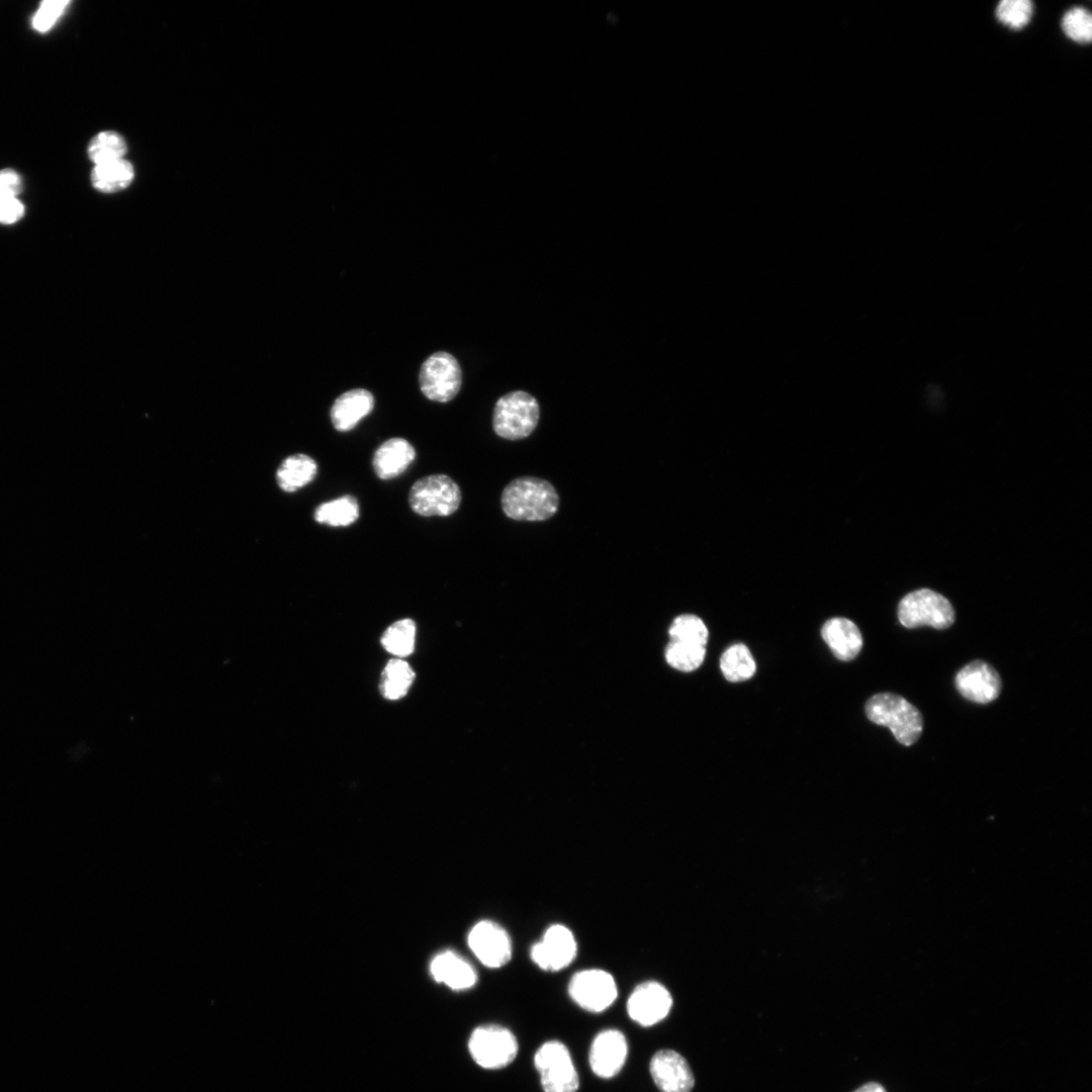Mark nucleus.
I'll use <instances>...</instances> for the list:
<instances>
[{
	"instance_id": "obj_1",
	"label": "nucleus",
	"mask_w": 1092,
	"mask_h": 1092,
	"mask_svg": "<svg viewBox=\"0 0 1092 1092\" xmlns=\"http://www.w3.org/2000/svg\"><path fill=\"white\" fill-rule=\"evenodd\" d=\"M504 513L516 521L539 522L553 517L559 507V496L547 480L522 476L512 480L500 497Z\"/></svg>"
},
{
	"instance_id": "obj_2",
	"label": "nucleus",
	"mask_w": 1092,
	"mask_h": 1092,
	"mask_svg": "<svg viewBox=\"0 0 1092 1092\" xmlns=\"http://www.w3.org/2000/svg\"><path fill=\"white\" fill-rule=\"evenodd\" d=\"M866 714L873 723L888 727L903 745L914 744L922 733L921 713L900 695L881 693L873 696L866 704Z\"/></svg>"
},
{
	"instance_id": "obj_3",
	"label": "nucleus",
	"mask_w": 1092,
	"mask_h": 1092,
	"mask_svg": "<svg viewBox=\"0 0 1092 1092\" xmlns=\"http://www.w3.org/2000/svg\"><path fill=\"white\" fill-rule=\"evenodd\" d=\"M539 415V404L534 396L522 390L512 391L496 401L492 427L495 434L504 439H524L537 427Z\"/></svg>"
},
{
	"instance_id": "obj_4",
	"label": "nucleus",
	"mask_w": 1092,
	"mask_h": 1092,
	"mask_svg": "<svg viewBox=\"0 0 1092 1092\" xmlns=\"http://www.w3.org/2000/svg\"><path fill=\"white\" fill-rule=\"evenodd\" d=\"M898 619L909 629L920 626L945 629L952 625L956 616L946 598L929 588H921L907 594L900 601Z\"/></svg>"
},
{
	"instance_id": "obj_5",
	"label": "nucleus",
	"mask_w": 1092,
	"mask_h": 1092,
	"mask_svg": "<svg viewBox=\"0 0 1092 1092\" xmlns=\"http://www.w3.org/2000/svg\"><path fill=\"white\" fill-rule=\"evenodd\" d=\"M412 510L420 516H449L461 503L457 483L447 475L433 474L417 480L408 494Z\"/></svg>"
},
{
	"instance_id": "obj_6",
	"label": "nucleus",
	"mask_w": 1092,
	"mask_h": 1092,
	"mask_svg": "<svg viewBox=\"0 0 1092 1092\" xmlns=\"http://www.w3.org/2000/svg\"><path fill=\"white\" fill-rule=\"evenodd\" d=\"M468 1049L474 1062L484 1069H500L517 1057L519 1045L511 1030L496 1024L476 1027L469 1038Z\"/></svg>"
},
{
	"instance_id": "obj_7",
	"label": "nucleus",
	"mask_w": 1092,
	"mask_h": 1092,
	"mask_svg": "<svg viewBox=\"0 0 1092 1092\" xmlns=\"http://www.w3.org/2000/svg\"><path fill=\"white\" fill-rule=\"evenodd\" d=\"M534 1065L544 1092H576L579 1079L567 1048L558 1040L543 1043Z\"/></svg>"
},
{
	"instance_id": "obj_8",
	"label": "nucleus",
	"mask_w": 1092,
	"mask_h": 1092,
	"mask_svg": "<svg viewBox=\"0 0 1092 1092\" xmlns=\"http://www.w3.org/2000/svg\"><path fill=\"white\" fill-rule=\"evenodd\" d=\"M419 379L421 390L426 397L434 401L447 402L460 389L461 369L451 354L437 352L423 363Z\"/></svg>"
},
{
	"instance_id": "obj_9",
	"label": "nucleus",
	"mask_w": 1092,
	"mask_h": 1092,
	"mask_svg": "<svg viewBox=\"0 0 1092 1092\" xmlns=\"http://www.w3.org/2000/svg\"><path fill=\"white\" fill-rule=\"evenodd\" d=\"M572 1000L584 1010L601 1012L617 998V985L608 972L589 969L576 973L568 984Z\"/></svg>"
},
{
	"instance_id": "obj_10",
	"label": "nucleus",
	"mask_w": 1092,
	"mask_h": 1092,
	"mask_svg": "<svg viewBox=\"0 0 1092 1092\" xmlns=\"http://www.w3.org/2000/svg\"><path fill=\"white\" fill-rule=\"evenodd\" d=\"M672 998L661 984L649 981L638 985L627 1001L630 1018L642 1026H651L666 1017Z\"/></svg>"
},
{
	"instance_id": "obj_11",
	"label": "nucleus",
	"mask_w": 1092,
	"mask_h": 1092,
	"mask_svg": "<svg viewBox=\"0 0 1092 1092\" xmlns=\"http://www.w3.org/2000/svg\"><path fill=\"white\" fill-rule=\"evenodd\" d=\"M530 954L540 969L559 971L575 958L576 941L567 927L554 924L546 930L542 940L532 946Z\"/></svg>"
},
{
	"instance_id": "obj_12",
	"label": "nucleus",
	"mask_w": 1092,
	"mask_h": 1092,
	"mask_svg": "<svg viewBox=\"0 0 1092 1092\" xmlns=\"http://www.w3.org/2000/svg\"><path fill=\"white\" fill-rule=\"evenodd\" d=\"M468 944L478 960L488 968L504 966L512 956L509 934L492 921L476 923L469 932Z\"/></svg>"
},
{
	"instance_id": "obj_13",
	"label": "nucleus",
	"mask_w": 1092,
	"mask_h": 1092,
	"mask_svg": "<svg viewBox=\"0 0 1092 1092\" xmlns=\"http://www.w3.org/2000/svg\"><path fill=\"white\" fill-rule=\"evenodd\" d=\"M958 692L977 704H988L999 696L1001 678L996 669L983 660H974L964 666L954 679Z\"/></svg>"
},
{
	"instance_id": "obj_14",
	"label": "nucleus",
	"mask_w": 1092,
	"mask_h": 1092,
	"mask_svg": "<svg viewBox=\"0 0 1092 1092\" xmlns=\"http://www.w3.org/2000/svg\"><path fill=\"white\" fill-rule=\"evenodd\" d=\"M649 1071L660 1092H691L695 1084L688 1062L672 1050L655 1053L651 1058Z\"/></svg>"
},
{
	"instance_id": "obj_15",
	"label": "nucleus",
	"mask_w": 1092,
	"mask_h": 1092,
	"mask_svg": "<svg viewBox=\"0 0 1092 1092\" xmlns=\"http://www.w3.org/2000/svg\"><path fill=\"white\" fill-rule=\"evenodd\" d=\"M627 1041L617 1029H606L594 1038L589 1050V1065L601 1078L609 1079L619 1074L627 1057Z\"/></svg>"
},
{
	"instance_id": "obj_16",
	"label": "nucleus",
	"mask_w": 1092,
	"mask_h": 1092,
	"mask_svg": "<svg viewBox=\"0 0 1092 1092\" xmlns=\"http://www.w3.org/2000/svg\"><path fill=\"white\" fill-rule=\"evenodd\" d=\"M821 635L833 655L842 661L855 658L862 647L859 629L846 618L836 617L826 621Z\"/></svg>"
},
{
	"instance_id": "obj_17",
	"label": "nucleus",
	"mask_w": 1092,
	"mask_h": 1092,
	"mask_svg": "<svg viewBox=\"0 0 1092 1092\" xmlns=\"http://www.w3.org/2000/svg\"><path fill=\"white\" fill-rule=\"evenodd\" d=\"M373 395L366 389L349 390L335 400L331 408V420L337 431L352 430L373 410Z\"/></svg>"
},
{
	"instance_id": "obj_18",
	"label": "nucleus",
	"mask_w": 1092,
	"mask_h": 1092,
	"mask_svg": "<svg viewBox=\"0 0 1092 1092\" xmlns=\"http://www.w3.org/2000/svg\"><path fill=\"white\" fill-rule=\"evenodd\" d=\"M430 971L437 982L458 991L471 988L477 979L473 967L451 950L437 954L431 962Z\"/></svg>"
},
{
	"instance_id": "obj_19",
	"label": "nucleus",
	"mask_w": 1092,
	"mask_h": 1092,
	"mask_svg": "<svg viewBox=\"0 0 1092 1092\" xmlns=\"http://www.w3.org/2000/svg\"><path fill=\"white\" fill-rule=\"evenodd\" d=\"M415 456L411 443L402 438H391L377 448L372 465L379 478L390 479L404 472Z\"/></svg>"
},
{
	"instance_id": "obj_20",
	"label": "nucleus",
	"mask_w": 1092,
	"mask_h": 1092,
	"mask_svg": "<svg viewBox=\"0 0 1092 1092\" xmlns=\"http://www.w3.org/2000/svg\"><path fill=\"white\" fill-rule=\"evenodd\" d=\"M317 472L315 461L305 454L285 458L277 468L276 481L285 492H294L311 482Z\"/></svg>"
},
{
	"instance_id": "obj_21",
	"label": "nucleus",
	"mask_w": 1092,
	"mask_h": 1092,
	"mask_svg": "<svg viewBox=\"0 0 1092 1092\" xmlns=\"http://www.w3.org/2000/svg\"><path fill=\"white\" fill-rule=\"evenodd\" d=\"M133 177L132 165L121 159L95 165L91 172V183L102 193H116L129 186Z\"/></svg>"
},
{
	"instance_id": "obj_22",
	"label": "nucleus",
	"mask_w": 1092,
	"mask_h": 1092,
	"mask_svg": "<svg viewBox=\"0 0 1092 1092\" xmlns=\"http://www.w3.org/2000/svg\"><path fill=\"white\" fill-rule=\"evenodd\" d=\"M415 677V671L406 661L392 658L381 672L379 691L387 700H398L407 694Z\"/></svg>"
},
{
	"instance_id": "obj_23",
	"label": "nucleus",
	"mask_w": 1092,
	"mask_h": 1092,
	"mask_svg": "<svg viewBox=\"0 0 1092 1092\" xmlns=\"http://www.w3.org/2000/svg\"><path fill=\"white\" fill-rule=\"evenodd\" d=\"M359 517L357 499L352 495L323 503L316 507L313 518L317 523L333 527H345L353 524Z\"/></svg>"
},
{
	"instance_id": "obj_24",
	"label": "nucleus",
	"mask_w": 1092,
	"mask_h": 1092,
	"mask_svg": "<svg viewBox=\"0 0 1092 1092\" xmlns=\"http://www.w3.org/2000/svg\"><path fill=\"white\" fill-rule=\"evenodd\" d=\"M724 677L731 682L743 681L755 672V661L749 649L741 643L728 647L720 658Z\"/></svg>"
},
{
	"instance_id": "obj_25",
	"label": "nucleus",
	"mask_w": 1092,
	"mask_h": 1092,
	"mask_svg": "<svg viewBox=\"0 0 1092 1092\" xmlns=\"http://www.w3.org/2000/svg\"><path fill=\"white\" fill-rule=\"evenodd\" d=\"M416 639V623L412 619H401L392 623L383 633V648L398 658L413 653Z\"/></svg>"
},
{
	"instance_id": "obj_26",
	"label": "nucleus",
	"mask_w": 1092,
	"mask_h": 1092,
	"mask_svg": "<svg viewBox=\"0 0 1092 1092\" xmlns=\"http://www.w3.org/2000/svg\"><path fill=\"white\" fill-rule=\"evenodd\" d=\"M127 151L125 140L116 131L97 133L88 145V157L95 164L123 159Z\"/></svg>"
},
{
	"instance_id": "obj_27",
	"label": "nucleus",
	"mask_w": 1092,
	"mask_h": 1092,
	"mask_svg": "<svg viewBox=\"0 0 1092 1092\" xmlns=\"http://www.w3.org/2000/svg\"><path fill=\"white\" fill-rule=\"evenodd\" d=\"M705 646L670 640L665 648L667 663L681 671L697 669L704 661Z\"/></svg>"
},
{
	"instance_id": "obj_28",
	"label": "nucleus",
	"mask_w": 1092,
	"mask_h": 1092,
	"mask_svg": "<svg viewBox=\"0 0 1092 1092\" xmlns=\"http://www.w3.org/2000/svg\"><path fill=\"white\" fill-rule=\"evenodd\" d=\"M671 640L705 646L709 632L705 623L695 615L677 616L669 628Z\"/></svg>"
},
{
	"instance_id": "obj_29",
	"label": "nucleus",
	"mask_w": 1092,
	"mask_h": 1092,
	"mask_svg": "<svg viewBox=\"0 0 1092 1092\" xmlns=\"http://www.w3.org/2000/svg\"><path fill=\"white\" fill-rule=\"evenodd\" d=\"M1062 28L1071 39L1088 42L1092 37V16L1085 8H1072L1065 13Z\"/></svg>"
},
{
	"instance_id": "obj_30",
	"label": "nucleus",
	"mask_w": 1092,
	"mask_h": 1092,
	"mask_svg": "<svg viewBox=\"0 0 1092 1092\" xmlns=\"http://www.w3.org/2000/svg\"><path fill=\"white\" fill-rule=\"evenodd\" d=\"M1032 10L1028 0H1003L997 6L996 15L1003 24L1017 29L1028 23Z\"/></svg>"
},
{
	"instance_id": "obj_31",
	"label": "nucleus",
	"mask_w": 1092,
	"mask_h": 1092,
	"mask_svg": "<svg viewBox=\"0 0 1092 1092\" xmlns=\"http://www.w3.org/2000/svg\"><path fill=\"white\" fill-rule=\"evenodd\" d=\"M69 4L70 1L67 0L42 1L33 15L31 22L32 27L38 32L50 30L62 16Z\"/></svg>"
},
{
	"instance_id": "obj_32",
	"label": "nucleus",
	"mask_w": 1092,
	"mask_h": 1092,
	"mask_svg": "<svg viewBox=\"0 0 1092 1092\" xmlns=\"http://www.w3.org/2000/svg\"><path fill=\"white\" fill-rule=\"evenodd\" d=\"M23 214L24 205L16 196L0 193V223H15Z\"/></svg>"
},
{
	"instance_id": "obj_33",
	"label": "nucleus",
	"mask_w": 1092,
	"mask_h": 1092,
	"mask_svg": "<svg viewBox=\"0 0 1092 1092\" xmlns=\"http://www.w3.org/2000/svg\"><path fill=\"white\" fill-rule=\"evenodd\" d=\"M22 190V179L12 169L0 170V193L18 196Z\"/></svg>"
},
{
	"instance_id": "obj_34",
	"label": "nucleus",
	"mask_w": 1092,
	"mask_h": 1092,
	"mask_svg": "<svg viewBox=\"0 0 1092 1092\" xmlns=\"http://www.w3.org/2000/svg\"><path fill=\"white\" fill-rule=\"evenodd\" d=\"M853 1092H887V1091L881 1084L876 1083V1082H870V1083H867V1084L862 1085L861 1087H859L858 1089H856Z\"/></svg>"
}]
</instances>
